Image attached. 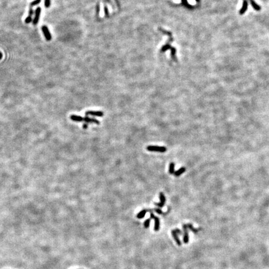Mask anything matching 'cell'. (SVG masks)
<instances>
[{
    "mask_svg": "<svg viewBox=\"0 0 269 269\" xmlns=\"http://www.w3.org/2000/svg\"><path fill=\"white\" fill-rule=\"evenodd\" d=\"M87 128H88V123H84L83 124V128L84 129L86 130Z\"/></svg>",
    "mask_w": 269,
    "mask_h": 269,
    "instance_id": "cell-28",
    "label": "cell"
},
{
    "mask_svg": "<svg viewBox=\"0 0 269 269\" xmlns=\"http://www.w3.org/2000/svg\"><path fill=\"white\" fill-rule=\"evenodd\" d=\"M148 211L147 209H143L142 211H141L140 212H138V214H137V217L138 219L143 218V217L145 216L146 214V212H148Z\"/></svg>",
    "mask_w": 269,
    "mask_h": 269,
    "instance_id": "cell-14",
    "label": "cell"
},
{
    "mask_svg": "<svg viewBox=\"0 0 269 269\" xmlns=\"http://www.w3.org/2000/svg\"><path fill=\"white\" fill-rule=\"evenodd\" d=\"M175 164L174 163H173V162H171V163L169 164V174H171V175H174V173H175Z\"/></svg>",
    "mask_w": 269,
    "mask_h": 269,
    "instance_id": "cell-16",
    "label": "cell"
},
{
    "mask_svg": "<svg viewBox=\"0 0 269 269\" xmlns=\"http://www.w3.org/2000/svg\"><path fill=\"white\" fill-rule=\"evenodd\" d=\"M185 171H186V168L182 167L181 168H179L178 170L175 171V173H174V175H175V176H179L180 175H181L183 173H184Z\"/></svg>",
    "mask_w": 269,
    "mask_h": 269,
    "instance_id": "cell-15",
    "label": "cell"
},
{
    "mask_svg": "<svg viewBox=\"0 0 269 269\" xmlns=\"http://www.w3.org/2000/svg\"><path fill=\"white\" fill-rule=\"evenodd\" d=\"M83 122H84L85 123H94L97 124V125L100 124V122L98 120L95 119V118H90V117H89L87 116H85L84 118Z\"/></svg>",
    "mask_w": 269,
    "mask_h": 269,
    "instance_id": "cell-9",
    "label": "cell"
},
{
    "mask_svg": "<svg viewBox=\"0 0 269 269\" xmlns=\"http://www.w3.org/2000/svg\"><path fill=\"white\" fill-rule=\"evenodd\" d=\"M249 1H250V4H251L252 6L253 7V8L255 9V10L259 11L261 9V7H260L259 5H257V4L254 1V0H249Z\"/></svg>",
    "mask_w": 269,
    "mask_h": 269,
    "instance_id": "cell-13",
    "label": "cell"
},
{
    "mask_svg": "<svg viewBox=\"0 0 269 269\" xmlns=\"http://www.w3.org/2000/svg\"><path fill=\"white\" fill-rule=\"evenodd\" d=\"M151 218H148L144 222L145 228L148 229L149 227H150V222H151Z\"/></svg>",
    "mask_w": 269,
    "mask_h": 269,
    "instance_id": "cell-21",
    "label": "cell"
},
{
    "mask_svg": "<svg viewBox=\"0 0 269 269\" xmlns=\"http://www.w3.org/2000/svg\"><path fill=\"white\" fill-rule=\"evenodd\" d=\"M147 150L149 151H154V152H160V153H164L166 152L167 148L164 146H159L150 145L147 146Z\"/></svg>",
    "mask_w": 269,
    "mask_h": 269,
    "instance_id": "cell-1",
    "label": "cell"
},
{
    "mask_svg": "<svg viewBox=\"0 0 269 269\" xmlns=\"http://www.w3.org/2000/svg\"><path fill=\"white\" fill-rule=\"evenodd\" d=\"M247 8H248V2H247V0H244L243 1L242 6L240 10L239 11V14L240 15H244L246 12V11L247 10Z\"/></svg>",
    "mask_w": 269,
    "mask_h": 269,
    "instance_id": "cell-10",
    "label": "cell"
},
{
    "mask_svg": "<svg viewBox=\"0 0 269 269\" xmlns=\"http://www.w3.org/2000/svg\"><path fill=\"white\" fill-rule=\"evenodd\" d=\"M171 48V46L170 44H166V45H164V46H163V47L161 48V53H164V52H165V51H166L167 50Z\"/></svg>",
    "mask_w": 269,
    "mask_h": 269,
    "instance_id": "cell-19",
    "label": "cell"
},
{
    "mask_svg": "<svg viewBox=\"0 0 269 269\" xmlns=\"http://www.w3.org/2000/svg\"><path fill=\"white\" fill-rule=\"evenodd\" d=\"M175 232H176V234H177V235H179V236H181V235H183V232H182L181 231V230H179V229H175Z\"/></svg>",
    "mask_w": 269,
    "mask_h": 269,
    "instance_id": "cell-25",
    "label": "cell"
},
{
    "mask_svg": "<svg viewBox=\"0 0 269 269\" xmlns=\"http://www.w3.org/2000/svg\"><path fill=\"white\" fill-rule=\"evenodd\" d=\"M41 8L40 7H38L36 8V9L35 10V13H34V19L32 20V23H33L34 26H36L38 24V23H39V21L40 16H41Z\"/></svg>",
    "mask_w": 269,
    "mask_h": 269,
    "instance_id": "cell-3",
    "label": "cell"
},
{
    "mask_svg": "<svg viewBox=\"0 0 269 269\" xmlns=\"http://www.w3.org/2000/svg\"><path fill=\"white\" fill-rule=\"evenodd\" d=\"M171 234H172V236H173V238H174L175 240L176 241V244H177L179 246H180L181 245V242L179 237H178V235L176 234V232H175V230H173V231H172Z\"/></svg>",
    "mask_w": 269,
    "mask_h": 269,
    "instance_id": "cell-12",
    "label": "cell"
},
{
    "mask_svg": "<svg viewBox=\"0 0 269 269\" xmlns=\"http://www.w3.org/2000/svg\"><path fill=\"white\" fill-rule=\"evenodd\" d=\"M154 211H155L156 212H157L158 214H163V212H162L161 209H160V208H156V209H154Z\"/></svg>",
    "mask_w": 269,
    "mask_h": 269,
    "instance_id": "cell-26",
    "label": "cell"
},
{
    "mask_svg": "<svg viewBox=\"0 0 269 269\" xmlns=\"http://www.w3.org/2000/svg\"><path fill=\"white\" fill-rule=\"evenodd\" d=\"M196 2H199V0H196Z\"/></svg>",
    "mask_w": 269,
    "mask_h": 269,
    "instance_id": "cell-29",
    "label": "cell"
},
{
    "mask_svg": "<svg viewBox=\"0 0 269 269\" xmlns=\"http://www.w3.org/2000/svg\"><path fill=\"white\" fill-rule=\"evenodd\" d=\"M41 29H42V31L43 32L44 37H45L47 41H51L52 39V35H51V32L49 30V28L46 25H44V26H42Z\"/></svg>",
    "mask_w": 269,
    "mask_h": 269,
    "instance_id": "cell-2",
    "label": "cell"
},
{
    "mask_svg": "<svg viewBox=\"0 0 269 269\" xmlns=\"http://www.w3.org/2000/svg\"><path fill=\"white\" fill-rule=\"evenodd\" d=\"M104 12H105V15L107 17H108V10L107 6L104 7Z\"/></svg>",
    "mask_w": 269,
    "mask_h": 269,
    "instance_id": "cell-27",
    "label": "cell"
},
{
    "mask_svg": "<svg viewBox=\"0 0 269 269\" xmlns=\"http://www.w3.org/2000/svg\"><path fill=\"white\" fill-rule=\"evenodd\" d=\"M86 116L88 115H92V116H99L102 117L103 116V113L101 111H87L85 112Z\"/></svg>",
    "mask_w": 269,
    "mask_h": 269,
    "instance_id": "cell-7",
    "label": "cell"
},
{
    "mask_svg": "<svg viewBox=\"0 0 269 269\" xmlns=\"http://www.w3.org/2000/svg\"><path fill=\"white\" fill-rule=\"evenodd\" d=\"M51 0H45L44 1V6L46 8H49L51 6Z\"/></svg>",
    "mask_w": 269,
    "mask_h": 269,
    "instance_id": "cell-23",
    "label": "cell"
},
{
    "mask_svg": "<svg viewBox=\"0 0 269 269\" xmlns=\"http://www.w3.org/2000/svg\"><path fill=\"white\" fill-rule=\"evenodd\" d=\"M171 57L172 59H173V60H175V61H176V56H175V54H176V49L175 48V47H172L171 48Z\"/></svg>",
    "mask_w": 269,
    "mask_h": 269,
    "instance_id": "cell-20",
    "label": "cell"
},
{
    "mask_svg": "<svg viewBox=\"0 0 269 269\" xmlns=\"http://www.w3.org/2000/svg\"><path fill=\"white\" fill-rule=\"evenodd\" d=\"M159 29L160 30V31H161L163 33L165 34H167L168 36H170L171 38V32H169V31H165V30H163V29H161V28H159Z\"/></svg>",
    "mask_w": 269,
    "mask_h": 269,
    "instance_id": "cell-24",
    "label": "cell"
},
{
    "mask_svg": "<svg viewBox=\"0 0 269 269\" xmlns=\"http://www.w3.org/2000/svg\"><path fill=\"white\" fill-rule=\"evenodd\" d=\"M182 3H183V5L184 6H185L186 8H189V9H192V8H194V6L189 5V3H188V1H187V0H182Z\"/></svg>",
    "mask_w": 269,
    "mask_h": 269,
    "instance_id": "cell-18",
    "label": "cell"
},
{
    "mask_svg": "<svg viewBox=\"0 0 269 269\" xmlns=\"http://www.w3.org/2000/svg\"><path fill=\"white\" fill-rule=\"evenodd\" d=\"M34 14V11L32 9V7L29 6V13H28V16L26 19H25L24 22L26 24H29L31 21H32V16Z\"/></svg>",
    "mask_w": 269,
    "mask_h": 269,
    "instance_id": "cell-8",
    "label": "cell"
},
{
    "mask_svg": "<svg viewBox=\"0 0 269 269\" xmlns=\"http://www.w3.org/2000/svg\"><path fill=\"white\" fill-rule=\"evenodd\" d=\"M70 118L72 120L74 121V122H83V119H84L83 117H82V116H79V115H70Z\"/></svg>",
    "mask_w": 269,
    "mask_h": 269,
    "instance_id": "cell-11",
    "label": "cell"
},
{
    "mask_svg": "<svg viewBox=\"0 0 269 269\" xmlns=\"http://www.w3.org/2000/svg\"><path fill=\"white\" fill-rule=\"evenodd\" d=\"M150 214V216H151V219H153L154 220V231H158L160 229V219L158 217H156L154 215V214H153V213L152 212Z\"/></svg>",
    "mask_w": 269,
    "mask_h": 269,
    "instance_id": "cell-4",
    "label": "cell"
},
{
    "mask_svg": "<svg viewBox=\"0 0 269 269\" xmlns=\"http://www.w3.org/2000/svg\"><path fill=\"white\" fill-rule=\"evenodd\" d=\"M183 228L184 231L183 242L184 244H188L189 242V234H188V229L187 227V224H183Z\"/></svg>",
    "mask_w": 269,
    "mask_h": 269,
    "instance_id": "cell-5",
    "label": "cell"
},
{
    "mask_svg": "<svg viewBox=\"0 0 269 269\" xmlns=\"http://www.w3.org/2000/svg\"><path fill=\"white\" fill-rule=\"evenodd\" d=\"M187 227H188V229H189L190 231H191L192 232L195 233V234L198 233L199 230H201V229H199L194 228V227H193V225H192L191 224H187Z\"/></svg>",
    "mask_w": 269,
    "mask_h": 269,
    "instance_id": "cell-17",
    "label": "cell"
},
{
    "mask_svg": "<svg viewBox=\"0 0 269 269\" xmlns=\"http://www.w3.org/2000/svg\"><path fill=\"white\" fill-rule=\"evenodd\" d=\"M160 202L158 203H155V205L156 206L160 208H163L166 202V197L164 195V194L163 192H160Z\"/></svg>",
    "mask_w": 269,
    "mask_h": 269,
    "instance_id": "cell-6",
    "label": "cell"
},
{
    "mask_svg": "<svg viewBox=\"0 0 269 269\" xmlns=\"http://www.w3.org/2000/svg\"><path fill=\"white\" fill-rule=\"evenodd\" d=\"M41 0H34V1L31 2V4H30V7H32V6H36V5H39L40 3H41Z\"/></svg>",
    "mask_w": 269,
    "mask_h": 269,
    "instance_id": "cell-22",
    "label": "cell"
}]
</instances>
